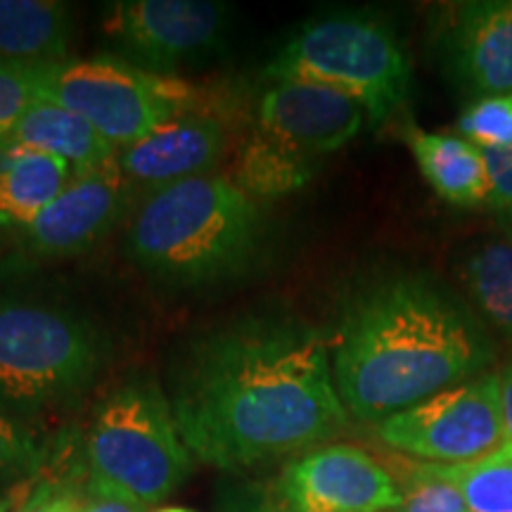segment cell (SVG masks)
<instances>
[{
    "instance_id": "cell-11",
    "label": "cell",
    "mask_w": 512,
    "mask_h": 512,
    "mask_svg": "<svg viewBox=\"0 0 512 512\" xmlns=\"http://www.w3.org/2000/svg\"><path fill=\"white\" fill-rule=\"evenodd\" d=\"M131 185L117 162L105 169L74 174L60 195L27 228L19 230L24 256L41 261L72 259L91 249L117 226Z\"/></svg>"
},
{
    "instance_id": "cell-2",
    "label": "cell",
    "mask_w": 512,
    "mask_h": 512,
    "mask_svg": "<svg viewBox=\"0 0 512 512\" xmlns=\"http://www.w3.org/2000/svg\"><path fill=\"white\" fill-rule=\"evenodd\" d=\"M330 358L344 408L380 425L475 380L494 361V347L482 320L444 287L392 275L351 299Z\"/></svg>"
},
{
    "instance_id": "cell-1",
    "label": "cell",
    "mask_w": 512,
    "mask_h": 512,
    "mask_svg": "<svg viewBox=\"0 0 512 512\" xmlns=\"http://www.w3.org/2000/svg\"><path fill=\"white\" fill-rule=\"evenodd\" d=\"M169 403L188 451L221 470L311 451L349 422L323 337L273 316L195 339L174 370Z\"/></svg>"
},
{
    "instance_id": "cell-27",
    "label": "cell",
    "mask_w": 512,
    "mask_h": 512,
    "mask_svg": "<svg viewBox=\"0 0 512 512\" xmlns=\"http://www.w3.org/2000/svg\"><path fill=\"white\" fill-rule=\"evenodd\" d=\"M76 512H143L140 508H133V505L112 501V498H100L93 496L91 491H83L79 505H76Z\"/></svg>"
},
{
    "instance_id": "cell-28",
    "label": "cell",
    "mask_w": 512,
    "mask_h": 512,
    "mask_svg": "<svg viewBox=\"0 0 512 512\" xmlns=\"http://www.w3.org/2000/svg\"><path fill=\"white\" fill-rule=\"evenodd\" d=\"M501 413L505 444L512 446V363L501 373Z\"/></svg>"
},
{
    "instance_id": "cell-18",
    "label": "cell",
    "mask_w": 512,
    "mask_h": 512,
    "mask_svg": "<svg viewBox=\"0 0 512 512\" xmlns=\"http://www.w3.org/2000/svg\"><path fill=\"white\" fill-rule=\"evenodd\" d=\"M72 15L55 0H0V57L48 64L62 62L72 43Z\"/></svg>"
},
{
    "instance_id": "cell-29",
    "label": "cell",
    "mask_w": 512,
    "mask_h": 512,
    "mask_svg": "<svg viewBox=\"0 0 512 512\" xmlns=\"http://www.w3.org/2000/svg\"><path fill=\"white\" fill-rule=\"evenodd\" d=\"M230 512H273L268 496H240L230 505Z\"/></svg>"
},
{
    "instance_id": "cell-23",
    "label": "cell",
    "mask_w": 512,
    "mask_h": 512,
    "mask_svg": "<svg viewBox=\"0 0 512 512\" xmlns=\"http://www.w3.org/2000/svg\"><path fill=\"white\" fill-rule=\"evenodd\" d=\"M458 133L479 150L512 147V93L472 100L460 114Z\"/></svg>"
},
{
    "instance_id": "cell-3",
    "label": "cell",
    "mask_w": 512,
    "mask_h": 512,
    "mask_svg": "<svg viewBox=\"0 0 512 512\" xmlns=\"http://www.w3.org/2000/svg\"><path fill=\"white\" fill-rule=\"evenodd\" d=\"M261 204L226 176H200L145 197L126 252L140 271L178 287H204L245 275L264 252Z\"/></svg>"
},
{
    "instance_id": "cell-5",
    "label": "cell",
    "mask_w": 512,
    "mask_h": 512,
    "mask_svg": "<svg viewBox=\"0 0 512 512\" xmlns=\"http://www.w3.org/2000/svg\"><path fill=\"white\" fill-rule=\"evenodd\" d=\"M266 74L349 95L366 107L370 124L392 117L411 91V60L392 24L361 10L309 19L268 62Z\"/></svg>"
},
{
    "instance_id": "cell-21",
    "label": "cell",
    "mask_w": 512,
    "mask_h": 512,
    "mask_svg": "<svg viewBox=\"0 0 512 512\" xmlns=\"http://www.w3.org/2000/svg\"><path fill=\"white\" fill-rule=\"evenodd\" d=\"M434 475L456 486L470 512H512V446L460 465H434Z\"/></svg>"
},
{
    "instance_id": "cell-9",
    "label": "cell",
    "mask_w": 512,
    "mask_h": 512,
    "mask_svg": "<svg viewBox=\"0 0 512 512\" xmlns=\"http://www.w3.org/2000/svg\"><path fill=\"white\" fill-rule=\"evenodd\" d=\"M230 10L209 0H126L110 5L102 34L117 57L147 72L176 76L183 64L216 55L228 36Z\"/></svg>"
},
{
    "instance_id": "cell-10",
    "label": "cell",
    "mask_w": 512,
    "mask_h": 512,
    "mask_svg": "<svg viewBox=\"0 0 512 512\" xmlns=\"http://www.w3.org/2000/svg\"><path fill=\"white\" fill-rule=\"evenodd\" d=\"M266 496L273 512H387L401 505L392 472L349 444L299 453Z\"/></svg>"
},
{
    "instance_id": "cell-4",
    "label": "cell",
    "mask_w": 512,
    "mask_h": 512,
    "mask_svg": "<svg viewBox=\"0 0 512 512\" xmlns=\"http://www.w3.org/2000/svg\"><path fill=\"white\" fill-rule=\"evenodd\" d=\"M83 484L93 496L152 508L192 472L169 396L150 380L121 384L100 403L83 444Z\"/></svg>"
},
{
    "instance_id": "cell-30",
    "label": "cell",
    "mask_w": 512,
    "mask_h": 512,
    "mask_svg": "<svg viewBox=\"0 0 512 512\" xmlns=\"http://www.w3.org/2000/svg\"><path fill=\"white\" fill-rule=\"evenodd\" d=\"M31 494V491H29ZM29 494H22V489H15L10 496L0 498V512H10L12 508H22L24 501H27Z\"/></svg>"
},
{
    "instance_id": "cell-17",
    "label": "cell",
    "mask_w": 512,
    "mask_h": 512,
    "mask_svg": "<svg viewBox=\"0 0 512 512\" xmlns=\"http://www.w3.org/2000/svg\"><path fill=\"white\" fill-rule=\"evenodd\" d=\"M17 143L60 157L74 174L105 169L117 162L119 147L102 138L86 119L48 100H36L10 133Z\"/></svg>"
},
{
    "instance_id": "cell-20",
    "label": "cell",
    "mask_w": 512,
    "mask_h": 512,
    "mask_svg": "<svg viewBox=\"0 0 512 512\" xmlns=\"http://www.w3.org/2000/svg\"><path fill=\"white\" fill-rule=\"evenodd\" d=\"M463 283L484 323L512 342V238L484 242L467 256Z\"/></svg>"
},
{
    "instance_id": "cell-19",
    "label": "cell",
    "mask_w": 512,
    "mask_h": 512,
    "mask_svg": "<svg viewBox=\"0 0 512 512\" xmlns=\"http://www.w3.org/2000/svg\"><path fill=\"white\" fill-rule=\"evenodd\" d=\"M311 176V155L294 150L259 128L240 147L235 176L230 181L252 200H273L304 188Z\"/></svg>"
},
{
    "instance_id": "cell-14",
    "label": "cell",
    "mask_w": 512,
    "mask_h": 512,
    "mask_svg": "<svg viewBox=\"0 0 512 512\" xmlns=\"http://www.w3.org/2000/svg\"><path fill=\"white\" fill-rule=\"evenodd\" d=\"M223 150L226 131L221 121L202 112H185L138 143L121 147L117 166L128 185H140L150 195L190 178L209 176Z\"/></svg>"
},
{
    "instance_id": "cell-25",
    "label": "cell",
    "mask_w": 512,
    "mask_h": 512,
    "mask_svg": "<svg viewBox=\"0 0 512 512\" xmlns=\"http://www.w3.org/2000/svg\"><path fill=\"white\" fill-rule=\"evenodd\" d=\"M38 69L41 64L0 57V138H8L38 100Z\"/></svg>"
},
{
    "instance_id": "cell-22",
    "label": "cell",
    "mask_w": 512,
    "mask_h": 512,
    "mask_svg": "<svg viewBox=\"0 0 512 512\" xmlns=\"http://www.w3.org/2000/svg\"><path fill=\"white\" fill-rule=\"evenodd\" d=\"M55 451L0 408V482L36 479L53 463Z\"/></svg>"
},
{
    "instance_id": "cell-15",
    "label": "cell",
    "mask_w": 512,
    "mask_h": 512,
    "mask_svg": "<svg viewBox=\"0 0 512 512\" xmlns=\"http://www.w3.org/2000/svg\"><path fill=\"white\" fill-rule=\"evenodd\" d=\"M60 157L0 138V228H27L72 181Z\"/></svg>"
},
{
    "instance_id": "cell-24",
    "label": "cell",
    "mask_w": 512,
    "mask_h": 512,
    "mask_svg": "<svg viewBox=\"0 0 512 512\" xmlns=\"http://www.w3.org/2000/svg\"><path fill=\"white\" fill-rule=\"evenodd\" d=\"M399 484L401 505L394 512H470L456 486L434 475L427 463H415Z\"/></svg>"
},
{
    "instance_id": "cell-26",
    "label": "cell",
    "mask_w": 512,
    "mask_h": 512,
    "mask_svg": "<svg viewBox=\"0 0 512 512\" xmlns=\"http://www.w3.org/2000/svg\"><path fill=\"white\" fill-rule=\"evenodd\" d=\"M482 152L491 181L489 207L494 209L496 219L508 233V238H512V147Z\"/></svg>"
},
{
    "instance_id": "cell-13",
    "label": "cell",
    "mask_w": 512,
    "mask_h": 512,
    "mask_svg": "<svg viewBox=\"0 0 512 512\" xmlns=\"http://www.w3.org/2000/svg\"><path fill=\"white\" fill-rule=\"evenodd\" d=\"M368 121L361 102L302 81H275L259 100V128L304 155L342 150Z\"/></svg>"
},
{
    "instance_id": "cell-16",
    "label": "cell",
    "mask_w": 512,
    "mask_h": 512,
    "mask_svg": "<svg viewBox=\"0 0 512 512\" xmlns=\"http://www.w3.org/2000/svg\"><path fill=\"white\" fill-rule=\"evenodd\" d=\"M406 143L422 178L441 200L465 209L489 204V171L477 145L451 133H432L415 126L406 131Z\"/></svg>"
},
{
    "instance_id": "cell-31",
    "label": "cell",
    "mask_w": 512,
    "mask_h": 512,
    "mask_svg": "<svg viewBox=\"0 0 512 512\" xmlns=\"http://www.w3.org/2000/svg\"><path fill=\"white\" fill-rule=\"evenodd\" d=\"M157 512H195V510H188V508H162Z\"/></svg>"
},
{
    "instance_id": "cell-8",
    "label": "cell",
    "mask_w": 512,
    "mask_h": 512,
    "mask_svg": "<svg viewBox=\"0 0 512 512\" xmlns=\"http://www.w3.org/2000/svg\"><path fill=\"white\" fill-rule=\"evenodd\" d=\"M394 451L434 465L484 458L505 444L501 375L486 373L430 396L377 425Z\"/></svg>"
},
{
    "instance_id": "cell-12",
    "label": "cell",
    "mask_w": 512,
    "mask_h": 512,
    "mask_svg": "<svg viewBox=\"0 0 512 512\" xmlns=\"http://www.w3.org/2000/svg\"><path fill=\"white\" fill-rule=\"evenodd\" d=\"M448 79L475 98L512 93V0L453 5L439 36Z\"/></svg>"
},
{
    "instance_id": "cell-6",
    "label": "cell",
    "mask_w": 512,
    "mask_h": 512,
    "mask_svg": "<svg viewBox=\"0 0 512 512\" xmlns=\"http://www.w3.org/2000/svg\"><path fill=\"white\" fill-rule=\"evenodd\" d=\"M105 363V342L88 320L55 306L0 302V406L36 413L74 401Z\"/></svg>"
},
{
    "instance_id": "cell-7",
    "label": "cell",
    "mask_w": 512,
    "mask_h": 512,
    "mask_svg": "<svg viewBox=\"0 0 512 512\" xmlns=\"http://www.w3.org/2000/svg\"><path fill=\"white\" fill-rule=\"evenodd\" d=\"M38 100L79 114L121 150L192 112L195 95L178 76L147 72L117 55H100L41 64Z\"/></svg>"
}]
</instances>
